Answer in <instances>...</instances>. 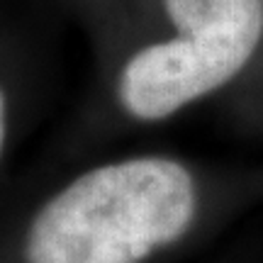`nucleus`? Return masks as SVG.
<instances>
[{"label": "nucleus", "instance_id": "nucleus-3", "mask_svg": "<svg viewBox=\"0 0 263 263\" xmlns=\"http://www.w3.org/2000/svg\"><path fill=\"white\" fill-rule=\"evenodd\" d=\"M3 144H5V95L0 90V154H3Z\"/></svg>", "mask_w": 263, "mask_h": 263}, {"label": "nucleus", "instance_id": "nucleus-1", "mask_svg": "<svg viewBox=\"0 0 263 263\" xmlns=\"http://www.w3.org/2000/svg\"><path fill=\"white\" fill-rule=\"evenodd\" d=\"M195 185L173 159L107 163L51 197L29 227L27 263H139L193 222Z\"/></svg>", "mask_w": 263, "mask_h": 263}, {"label": "nucleus", "instance_id": "nucleus-2", "mask_svg": "<svg viewBox=\"0 0 263 263\" xmlns=\"http://www.w3.org/2000/svg\"><path fill=\"white\" fill-rule=\"evenodd\" d=\"M176 39L137 51L120 73V103L154 122L227 85L263 34V0H163Z\"/></svg>", "mask_w": 263, "mask_h": 263}]
</instances>
